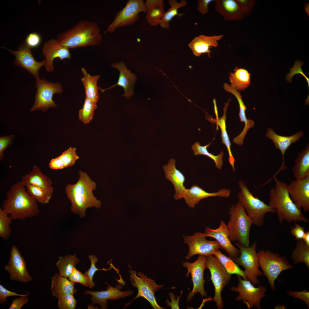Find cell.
<instances>
[{
  "label": "cell",
  "instance_id": "obj_9",
  "mask_svg": "<svg viewBox=\"0 0 309 309\" xmlns=\"http://www.w3.org/2000/svg\"><path fill=\"white\" fill-rule=\"evenodd\" d=\"M130 270H128L130 273V284L134 288L138 289V293L135 297L131 301L126 304L125 308L129 305L134 300L140 297H142L147 300L154 309H165L160 306L157 303L154 296L155 292L162 289L163 284L159 285L155 281L141 272L137 273L133 270L130 264L128 265Z\"/></svg>",
  "mask_w": 309,
  "mask_h": 309
},
{
  "label": "cell",
  "instance_id": "obj_44",
  "mask_svg": "<svg viewBox=\"0 0 309 309\" xmlns=\"http://www.w3.org/2000/svg\"><path fill=\"white\" fill-rule=\"evenodd\" d=\"M76 150L75 147H70L59 156L64 163L65 168L73 166L79 159L76 154Z\"/></svg>",
  "mask_w": 309,
  "mask_h": 309
},
{
  "label": "cell",
  "instance_id": "obj_49",
  "mask_svg": "<svg viewBox=\"0 0 309 309\" xmlns=\"http://www.w3.org/2000/svg\"><path fill=\"white\" fill-rule=\"evenodd\" d=\"M303 62L300 60H297L295 62V64L291 68H290V72L286 76V78L288 82H291V79L293 76L295 74L299 73L302 75L306 79L309 87V79L304 74L302 71L301 67L303 65Z\"/></svg>",
  "mask_w": 309,
  "mask_h": 309
},
{
  "label": "cell",
  "instance_id": "obj_43",
  "mask_svg": "<svg viewBox=\"0 0 309 309\" xmlns=\"http://www.w3.org/2000/svg\"><path fill=\"white\" fill-rule=\"evenodd\" d=\"M8 215L0 208V237L5 240L10 238L12 233L10 226L13 219Z\"/></svg>",
  "mask_w": 309,
  "mask_h": 309
},
{
  "label": "cell",
  "instance_id": "obj_11",
  "mask_svg": "<svg viewBox=\"0 0 309 309\" xmlns=\"http://www.w3.org/2000/svg\"><path fill=\"white\" fill-rule=\"evenodd\" d=\"M235 245L240 251V255L237 258L232 259L236 263L243 266L247 280L254 286L260 284L258 277L263 276V274L259 269V265L256 248L257 241H255L248 247H245L238 242Z\"/></svg>",
  "mask_w": 309,
  "mask_h": 309
},
{
  "label": "cell",
  "instance_id": "obj_40",
  "mask_svg": "<svg viewBox=\"0 0 309 309\" xmlns=\"http://www.w3.org/2000/svg\"><path fill=\"white\" fill-rule=\"evenodd\" d=\"M211 143V142H210L207 145L202 146L200 145L199 142H195L192 146L191 148L195 155H203L212 159L215 162L216 167L220 170L223 165V152L222 150L220 153L217 155L209 152L207 148L210 146Z\"/></svg>",
  "mask_w": 309,
  "mask_h": 309
},
{
  "label": "cell",
  "instance_id": "obj_59",
  "mask_svg": "<svg viewBox=\"0 0 309 309\" xmlns=\"http://www.w3.org/2000/svg\"><path fill=\"white\" fill-rule=\"evenodd\" d=\"M302 240L307 245L309 246V231L305 232Z\"/></svg>",
  "mask_w": 309,
  "mask_h": 309
},
{
  "label": "cell",
  "instance_id": "obj_32",
  "mask_svg": "<svg viewBox=\"0 0 309 309\" xmlns=\"http://www.w3.org/2000/svg\"><path fill=\"white\" fill-rule=\"evenodd\" d=\"M146 10V19L151 26L159 25L165 12L163 0H147L145 3Z\"/></svg>",
  "mask_w": 309,
  "mask_h": 309
},
{
  "label": "cell",
  "instance_id": "obj_1",
  "mask_svg": "<svg viewBox=\"0 0 309 309\" xmlns=\"http://www.w3.org/2000/svg\"><path fill=\"white\" fill-rule=\"evenodd\" d=\"M79 177L74 184H68L65 187V193L71 203V210L74 214L83 218L88 208L99 209L100 201L93 193L96 188L95 183L87 173L82 171L78 172Z\"/></svg>",
  "mask_w": 309,
  "mask_h": 309
},
{
  "label": "cell",
  "instance_id": "obj_42",
  "mask_svg": "<svg viewBox=\"0 0 309 309\" xmlns=\"http://www.w3.org/2000/svg\"><path fill=\"white\" fill-rule=\"evenodd\" d=\"M97 107L96 103L85 98L82 107L79 111L80 120L84 124L89 123L92 120L94 112Z\"/></svg>",
  "mask_w": 309,
  "mask_h": 309
},
{
  "label": "cell",
  "instance_id": "obj_8",
  "mask_svg": "<svg viewBox=\"0 0 309 309\" xmlns=\"http://www.w3.org/2000/svg\"><path fill=\"white\" fill-rule=\"evenodd\" d=\"M35 80L36 92L34 103L30 111L40 110L45 112L50 108L56 107L57 105L53 100V97L55 94H60L63 92L61 83L50 82L43 78Z\"/></svg>",
  "mask_w": 309,
  "mask_h": 309
},
{
  "label": "cell",
  "instance_id": "obj_34",
  "mask_svg": "<svg viewBox=\"0 0 309 309\" xmlns=\"http://www.w3.org/2000/svg\"><path fill=\"white\" fill-rule=\"evenodd\" d=\"M292 170L296 179H301L309 175V144L299 153Z\"/></svg>",
  "mask_w": 309,
  "mask_h": 309
},
{
  "label": "cell",
  "instance_id": "obj_48",
  "mask_svg": "<svg viewBox=\"0 0 309 309\" xmlns=\"http://www.w3.org/2000/svg\"><path fill=\"white\" fill-rule=\"evenodd\" d=\"M40 35L36 32L31 33L27 36L24 42L26 45L31 49L38 47L41 42Z\"/></svg>",
  "mask_w": 309,
  "mask_h": 309
},
{
  "label": "cell",
  "instance_id": "obj_15",
  "mask_svg": "<svg viewBox=\"0 0 309 309\" xmlns=\"http://www.w3.org/2000/svg\"><path fill=\"white\" fill-rule=\"evenodd\" d=\"M2 48L7 50L15 56L13 63L15 66L26 70L32 75L35 80L40 78L39 71L42 66H44L45 60L43 59L41 62L36 60L33 55L32 49L26 45L24 41L16 50Z\"/></svg>",
  "mask_w": 309,
  "mask_h": 309
},
{
  "label": "cell",
  "instance_id": "obj_57",
  "mask_svg": "<svg viewBox=\"0 0 309 309\" xmlns=\"http://www.w3.org/2000/svg\"><path fill=\"white\" fill-rule=\"evenodd\" d=\"M215 1L213 0H199L197 1V9L201 14L204 15L209 11L208 6L210 3Z\"/></svg>",
  "mask_w": 309,
  "mask_h": 309
},
{
  "label": "cell",
  "instance_id": "obj_46",
  "mask_svg": "<svg viewBox=\"0 0 309 309\" xmlns=\"http://www.w3.org/2000/svg\"><path fill=\"white\" fill-rule=\"evenodd\" d=\"M73 294H68L59 298L58 300V306L60 309H74L77 301Z\"/></svg>",
  "mask_w": 309,
  "mask_h": 309
},
{
  "label": "cell",
  "instance_id": "obj_24",
  "mask_svg": "<svg viewBox=\"0 0 309 309\" xmlns=\"http://www.w3.org/2000/svg\"><path fill=\"white\" fill-rule=\"evenodd\" d=\"M176 161L171 159L168 163L164 165L163 169L166 179L173 184L175 190L174 199L177 200L183 198L186 189L184 185L185 178L183 174L177 169L175 167Z\"/></svg>",
  "mask_w": 309,
  "mask_h": 309
},
{
  "label": "cell",
  "instance_id": "obj_36",
  "mask_svg": "<svg viewBox=\"0 0 309 309\" xmlns=\"http://www.w3.org/2000/svg\"><path fill=\"white\" fill-rule=\"evenodd\" d=\"M79 262V260L76 257L75 253L73 255H67L59 257L56 263L59 275L68 278L74 268Z\"/></svg>",
  "mask_w": 309,
  "mask_h": 309
},
{
  "label": "cell",
  "instance_id": "obj_22",
  "mask_svg": "<svg viewBox=\"0 0 309 309\" xmlns=\"http://www.w3.org/2000/svg\"><path fill=\"white\" fill-rule=\"evenodd\" d=\"M304 135L303 132L301 130L290 136H282L276 133L272 128H269L268 129L266 133V137L273 141L276 148L280 150L282 157V165L271 179L276 177L280 171L287 169L284 160V155L285 152L291 144L299 140Z\"/></svg>",
  "mask_w": 309,
  "mask_h": 309
},
{
  "label": "cell",
  "instance_id": "obj_23",
  "mask_svg": "<svg viewBox=\"0 0 309 309\" xmlns=\"http://www.w3.org/2000/svg\"><path fill=\"white\" fill-rule=\"evenodd\" d=\"M230 193V190L225 188L219 190L216 192L209 193L198 185H194L190 189H186L183 198L189 207L194 208L203 199L215 197L227 198Z\"/></svg>",
  "mask_w": 309,
  "mask_h": 309
},
{
  "label": "cell",
  "instance_id": "obj_6",
  "mask_svg": "<svg viewBox=\"0 0 309 309\" xmlns=\"http://www.w3.org/2000/svg\"><path fill=\"white\" fill-rule=\"evenodd\" d=\"M238 185L240 189L237 194L238 201L252 220L253 224L257 226L262 225L266 214L275 213L276 210L257 197L254 196L246 183L240 180L238 182Z\"/></svg>",
  "mask_w": 309,
  "mask_h": 309
},
{
  "label": "cell",
  "instance_id": "obj_30",
  "mask_svg": "<svg viewBox=\"0 0 309 309\" xmlns=\"http://www.w3.org/2000/svg\"><path fill=\"white\" fill-rule=\"evenodd\" d=\"M50 290L52 296L58 299L68 294H75L77 290L74 283L68 278L55 273L51 277Z\"/></svg>",
  "mask_w": 309,
  "mask_h": 309
},
{
  "label": "cell",
  "instance_id": "obj_61",
  "mask_svg": "<svg viewBox=\"0 0 309 309\" xmlns=\"http://www.w3.org/2000/svg\"><path fill=\"white\" fill-rule=\"evenodd\" d=\"M285 306L283 305H277L274 307L275 309H285Z\"/></svg>",
  "mask_w": 309,
  "mask_h": 309
},
{
  "label": "cell",
  "instance_id": "obj_10",
  "mask_svg": "<svg viewBox=\"0 0 309 309\" xmlns=\"http://www.w3.org/2000/svg\"><path fill=\"white\" fill-rule=\"evenodd\" d=\"M205 268H207L210 272V279L215 288L214 296L211 300L216 303L217 309H222L224 304L221 292L230 281L231 275L213 255L206 257Z\"/></svg>",
  "mask_w": 309,
  "mask_h": 309
},
{
  "label": "cell",
  "instance_id": "obj_50",
  "mask_svg": "<svg viewBox=\"0 0 309 309\" xmlns=\"http://www.w3.org/2000/svg\"><path fill=\"white\" fill-rule=\"evenodd\" d=\"M29 292H27L24 294H19L15 292H12L5 288L2 284H0V304L1 305L7 302V298L8 297L13 296H28Z\"/></svg>",
  "mask_w": 309,
  "mask_h": 309
},
{
  "label": "cell",
  "instance_id": "obj_13",
  "mask_svg": "<svg viewBox=\"0 0 309 309\" xmlns=\"http://www.w3.org/2000/svg\"><path fill=\"white\" fill-rule=\"evenodd\" d=\"M146 13L145 3L142 0H129L124 7L118 11L112 22L108 25L107 32H114L118 28L135 23L140 18L138 14Z\"/></svg>",
  "mask_w": 309,
  "mask_h": 309
},
{
  "label": "cell",
  "instance_id": "obj_37",
  "mask_svg": "<svg viewBox=\"0 0 309 309\" xmlns=\"http://www.w3.org/2000/svg\"><path fill=\"white\" fill-rule=\"evenodd\" d=\"M170 8L164 14L160 22L159 25L162 28L168 29L170 27V23L173 18L176 16H181L182 15L178 13L180 8L187 5V3L185 0H182L178 2L176 0H169L168 1Z\"/></svg>",
  "mask_w": 309,
  "mask_h": 309
},
{
  "label": "cell",
  "instance_id": "obj_19",
  "mask_svg": "<svg viewBox=\"0 0 309 309\" xmlns=\"http://www.w3.org/2000/svg\"><path fill=\"white\" fill-rule=\"evenodd\" d=\"M290 196L298 208L309 211V175L301 179H295L287 185Z\"/></svg>",
  "mask_w": 309,
  "mask_h": 309
},
{
  "label": "cell",
  "instance_id": "obj_54",
  "mask_svg": "<svg viewBox=\"0 0 309 309\" xmlns=\"http://www.w3.org/2000/svg\"><path fill=\"white\" fill-rule=\"evenodd\" d=\"M305 227L295 223L291 227L290 232L296 240L302 239L305 233Z\"/></svg>",
  "mask_w": 309,
  "mask_h": 309
},
{
  "label": "cell",
  "instance_id": "obj_16",
  "mask_svg": "<svg viewBox=\"0 0 309 309\" xmlns=\"http://www.w3.org/2000/svg\"><path fill=\"white\" fill-rule=\"evenodd\" d=\"M206 257L199 255L197 260L192 263L184 262L182 264L183 267L188 270L186 276L188 277L191 274V281L193 287L192 291L187 295V300L189 302L197 293H200L202 296L206 298L207 294L204 288L205 282L204 278V272L205 268Z\"/></svg>",
  "mask_w": 309,
  "mask_h": 309
},
{
  "label": "cell",
  "instance_id": "obj_41",
  "mask_svg": "<svg viewBox=\"0 0 309 309\" xmlns=\"http://www.w3.org/2000/svg\"><path fill=\"white\" fill-rule=\"evenodd\" d=\"M25 187L28 194L37 202L42 204L48 203L53 195V192L38 186L27 185Z\"/></svg>",
  "mask_w": 309,
  "mask_h": 309
},
{
  "label": "cell",
  "instance_id": "obj_58",
  "mask_svg": "<svg viewBox=\"0 0 309 309\" xmlns=\"http://www.w3.org/2000/svg\"><path fill=\"white\" fill-rule=\"evenodd\" d=\"M49 166L51 169L54 170L62 169L65 168L64 163L59 156L51 159Z\"/></svg>",
  "mask_w": 309,
  "mask_h": 309
},
{
  "label": "cell",
  "instance_id": "obj_5",
  "mask_svg": "<svg viewBox=\"0 0 309 309\" xmlns=\"http://www.w3.org/2000/svg\"><path fill=\"white\" fill-rule=\"evenodd\" d=\"M229 213V217L227 225L230 240L237 241L245 247H249L252 220L239 201L231 207Z\"/></svg>",
  "mask_w": 309,
  "mask_h": 309
},
{
  "label": "cell",
  "instance_id": "obj_52",
  "mask_svg": "<svg viewBox=\"0 0 309 309\" xmlns=\"http://www.w3.org/2000/svg\"><path fill=\"white\" fill-rule=\"evenodd\" d=\"M15 137L13 134L5 136L0 137V160L3 158L4 151L12 144Z\"/></svg>",
  "mask_w": 309,
  "mask_h": 309
},
{
  "label": "cell",
  "instance_id": "obj_55",
  "mask_svg": "<svg viewBox=\"0 0 309 309\" xmlns=\"http://www.w3.org/2000/svg\"><path fill=\"white\" fill-rule=\"evenodd\" d=\"M28 296H21L13 300L9 309H20L28 302Z\"/></svg>",
  "mask_w": 309,
  "mask_h": 309
},
{
  "label": "cell",
  "instance_id": "obj_20",
  "mask_svg": "<svg viewBox=\"0 0 309 309\" xmlns=\"http://www.w3.org/2000/svg\"><path fill=\"white\" fill-rule=\"evenodd\" d=\"M106 283L108 286L106 290L92 291L88 290H86L84 292L85 294H90L91 296V300L92 304H98L101 309L107 308V300H117L119 299L128 297L133 294V291L130 290L125 291L120 290L122 288V286L119 284L116 285L115 287H114L107 282Z\"/></svg>",
  "mask_w": 309,
  "mask_h": 309
},
{
  "label": "cell",
  "instance_id": "obj_3",
  "mask_svg": "<svg viewBox=\"0 0 309 309\" xmlns=\"http://www.w3.org/2000/svg\"><path fill=\"white\" fill-rule=\"evenodd\" d=\"M102 38L97 23L83 19L59 34L56 39L70 49L98 45L102 43Z\"/></svg>",
  "mask_w": 309,
  "mask_h": 309
},
{
  "label": "cell",
  "instance_id": "obj_4",
  "mask_svg": "<svg viewBox=\"0 0 309 309\" xmlns=\"http://www.w3.org/2000/svg\"><path fill=\"white\" fill-rule=\"evenodd\" d=\"M273 179L275 185L270 191L269 205L276 210L280 223L282 224L284 220L288 223H308V219L292 200L288 190L287 184L280 181L276 177Z\"/></svg>",
  "mask_w": 309,
  "mask_h": 309
},
{
  "label": "cell",
  "instance_id": "obj_2",
  "mask_svg": "<svg viewBox=\"0 0 309 309\" xmlns=\"http://www.w3.org/2000/svg\"><path fill=\"white\" fill-rule=\"evenodd\" d=\"M6 195L2 208L13 220H24L39 214L37 202L27 193L21 181L13 185Z\"/></svg>",
  "mask_w": 309,
  "mask_h": 309
},
{
  "label": "cell",
  "instance_id": "obj_47",
  "mask_svg": "<svg viewBox=\"0 0 309 309\" xmlns=\"http://www.w3.org/2000/svg\"><path fill=\"white\" fill-rule=\"evenodd\" d=\"M68 279L74 284L78 283L85 286H88V281L87 277L84 274L77 270L75 267L74 268Z\"/></svg>",
  "mask_w": 309,
  "mask_h": 309
},
{
  "label": "cell",
  "instance_id": "obj_56",
  "mask_svg": "<svg viewBox=\"0 0 309 309\" xmlns=\"http://www.w3.org/2000/svg\"><path fill=\"white\" fill-rule=\"evenodd\" d=\"M183 293V292L182 290H181L180 295L179 296H177V299H176L175 295L173 292H169V297L171 299V302H170L168 298H167V300L165 302V303L167 304V306L168 307L171 306V309H180L179 306V302L181 295Z\"/></svg>",
  "mask_w": 309,
  "mask_h": 309
},
{
  "label": "cell",
  "instance_id": "obj_39",
  "mask_svg": "<svg viewBox=\"0 0 309 309\" xmlns=\"http://www.w3.org/2000/svg\"><path fill=\"white\" fill-rule=\"evenodd\" d=\"M219 260L227 272L231 274L239 276L244 280H248L244 271L242 270L231 258L223 253L219 250L213 254Z\"/></svg>",
  "mask_w": 309,
  "mask_h": 309
},
{
  "label": "cell",
  "instance_id": "obj_7",
  "mask_svg": "<svg viewBox=\"0 0 309 309\" xmlns=\"http://www.w3.org/2000/svg\"><path fill=\"white\" fill-rule=\"evenodd\" d=\"M257 254L259 267L267 278L271 288L275 290V281L281 272L292 268L294 266L285 256L270 250L262 249Z\"/></svg>",
  "mask_w": 309,
  "mask_h": 309
},
{
  "label": "cell",
  "instance_id": "obj_35",
  "mask_svg": "<svg viewBox=\"0 0 309 309\" xmlns=\"http://www.w3.org/2000/svg\"><path fill=\"white\" fill-rule=\"evenodd\" d=\"M251 76L247 70L236 67L229 74L230 85L238 91L244 90L251 84Z\"/></svg>",
  "mask_w": 309,
  "mask_h": 309
},
{
  "label": "cell",
  "instance_id": "obj_14",
  "mask_svg": "<svg viewBox=\"0 0 309 309\" xmlns=\"http://www.w3.org/2000/svg\"><path fill=\"white\" fill-rule=\"evenodd\" d=\"M205 232L194 233L190 236H183L185 243L188 245V253L185 257L188 260L193 256L202 255L206 257L213 255L214 253L221 248L219 243L216 240L209 241L206 239Z\"/></svg>",
  "mask_w": 309,
  "mask_h": 309
},
{
  "label": "cell",
  "instance_id": "obj_28",
  "mask_svg": "<svg viewBox=\"0 0 309 309\" xmlns=\"http://www.w3.org/2000/svg\"><path fill=\"white\" fill-rule=\"evenodd\" d=\"M214 8L226 21L243 19L244 15L236 0H215Z\"/></svg>",
  "mask_w": 309,
  "mask_h": 309
},
{
  "label": "cell",
  "instance_id": "obj_29",
  "mask_svg": "<svg viewBox=\"0 0 309 309\" xmlns=\"http://www.w3.org/2000/svg\"><path fill=\"white\" fill-rule=\"evenodd\" d=\"M230 100L225 104V106L223 108L224 111L223 116L219 118L218 116V112L216 104V102L215 99L213 100L215 112L216 115V118H209L207 119L212 123L217 124L219 126L221 131V138L222 143L224 144L226 146L229 154V161L230 165L232 167L233 171H235V159L233 156L231 149V143L229 138L226 129V112Z\"/></svg>",
  "mask_w": 309,
  "mask_h": 309
},
{
  "label": "cell",
  "instance_id": "obj_26",
  "mask_svg": "<svg viewBox=\"0 0 309 309\" xmlns=\"http://www.w3.org/2000/svg\"><path fill=\"white\" fill-rule=\"evenodd\" d=\"M224 35L211 36L201 35L194 37L188 44L193 54L196 57H200L203 54H207L210 57V49L212 47H217L218 42Z\"/></svg>",
  "mask_w": 309,
  "mask_h": 309
},
{
  "label": "cell",
  "instance_id": "obj_38",
  "mask_svg": "<svg viewBox=\"0 0 309 309\" xmlns=\"http://www.w3.org/2000/svg\"><path fill=\"white\" fill-rule=\"evenodd\" d=\"M295 247L292 252L291 258L293 263H304L309 269V246L302 239L297 240Z\"/></svg>",
  "mask_w": 309,
  "mask_h": 309
},
{
  "label": "cell",
  "instance_id": "obj_53",
  "mask_svg": "<svg viewBox=\"0 0 309 309\" xmlns=\"http://www.w3.org/2000/svg\"><path fill=\"white\" fill-rule=\"evenodd\" d=\"M288 295L292 297L303 300L309 308V292L304 290L301 291H289L287 292Z\"/></svg>",
  "mask_w": 309,
  "mask_h": 309
},
{
  "label": "cell",
  "instance_id": "obj_25",
  "mask_svg": "<svg viewBox=\"0 0 309 309\" xmlns=\"http://www.w3.org/2000/svg\"><path fill=\"white\" fill-rule=\"evenodd\" d=\"M118 69L120 71L119 76L117 83L110 88L101 90L103 93L106 90L110 89L117 86L122 87L125 92L123 96L129 99L133 94V87L136 79V77L134 74L131 72L130 70L127 69L125 63L121 62L113 63L111 66Z\"/></svg>",
  "mask_w": 309,
  "mask_h": 309
},
{
  "label": "cell",
  "instance_id": "obj_12",
  "mask_svg": "<svg viewBox=\"0 0 309 309\" xmlns=\"http://www.w3.org/2000/svg\"><path fill=\"white\" fill-rule=\"evenodd\" d=\"M237 276L238 280L237 285L236 287L232 286L230 288L231 291L239 293L235 300L242 301L249 309L253 307L261 309V300L267 296L266 294V287L262 285L256 287L248 280H242L239 276Z\"/></svg>",
  "mask_w": 309,
  "mask_h": 309
},
{
  "label": "cell",
  "instance_id": "obj_45",
  "mask_svg": "<svg viewBox=\"0 0 309 309\" xmlns=\"http://www.w3.org/2000/svg\"><path fill=\"white\" fill-rule=\"evenodd\" d=\"M88 258L91 263L90 268L84 272V274L88 279L89 283L88 287L90 288H94L95 285V283L93 282V279L96 272L98 270H104L107 271L109 269L100 270L96 268V264L98 262V260L95 255H90L88 256Z\"/></svg>",
  "mask_w": 309,
  "mask_h": 309
},
{
  "label": "cell",
  "instance_id": "obj_21",
  "mask_svg": "<svg viewBox=\"0 0 309 309\" xmlns=\"http://www.w3.org/2000/svg\"><path fill=\"white\" fill-rule=\"evenodd\" d=\"M206 237L213 238L219 243L221 248L224 250L232 259L238 257L240 255L239 249L231 243L229 237V233L227 225L222 220L219 227L215 229L206 227L205 230Z\"/></svg>",
  "mask_w": 309,
  "mask_h": 309
},
{
  "label": "cell",
  "instance_id": "obj_60",
  "mask_svg": "<svg viewBox=\"0 0 309 309\" xmlns=\"http://www.w3.org/2000/svg\"><path fill=\"white\" fill-rule=\"evenodd\" d=\"M304 9L307 14L309 16V3H306L304 5Z\"/></svg>",
  "mask_w": 309,
  "mask_h": 309
},
{
  "label": "cell",
  "instance_id": "obj_51",
  "mask_svg": "<svg viewBox=\"0 0 309 309\" xmlns=\"http://www.w3.org/2000/svg\"><path fill=\"white\" fill-rule=\"evenodd\" d=\"M244 15L248 16L252 12L254 7L255 0H236Z\"/></svg>",
  "mask_w": 309,
  "mask_h": 309
},
{
  "label": "cell",
  "instance_id": "obj_31",
  "mask_svg": "<svg viewBox=\"0 0 309 309\" xmlns=\"http://www.w3.org/2000/svg\"><path fill=\"white\" fill-rule=\"evenodd\" d=\"M21 181L25 186L33 185L53 192L52 180L43 174L39 168L36 165L33 166L32 170L29 173L22 177Z\"/></svg>",
  "mask_w": 309,
  "mask_h": 309
},
{
  "label": "cell",
  "instance_id": "obj_27",
  "mask_svg": "<svg viewBox=\"0 0 309 309\" xmlns=\"http://www.w3.org/2000/svg\"><path fill=\"white\" fill-rule=\"evenodd\" d=\"M223 87L224 89L226 91L232 94L235 96L239 103L240 120L241 122H244L245 126L241 133L233 138V142L237 144L241 145L243 144V139L247 131L254 126L255 122L252 120L247 119L245 114L247 107L244 104L240 93L227 83H224Z\"/></svg>",
  "mask_w": 309,
  "mask_h": 309
},
{
  "label": "cell",
  "instance_id": "obj_18",
  "mask_svg": "<svg viewBox=\"0 0 309 309\" xmlns=\"http://www.w3.org/2000/svg\"><path fill=\"white\" fill-rule=\"evenodd\" d=\"M41 50L45 57V69L48 72L54 71L53 62L55 59L58 58L62 60L70 59L71 57L69 49L62 46L56 39L54 38L45 42Z\"/></svg>",
  "mask_w": 309,
  "mask_h": 309
},
{
  "label": "cell",
  "instance_id": "obj_33",
  "mask_svg": "<svg viewBox=\"0 0 309 309\" xmlns=\"http://www.w3.org/2000/svg\"><path fill=\"white\" fill-rule=\"evenodd\" d=\"M81 71L83 76L80 80L84 88L85 98L96 104L99 98L98 90L100 88L98 86L97 82L100 76H91L83 68Z\"/></svg>",
  "mask_w": 309,
  "mask_h": 309
},
{
  "label": "cell",
  "instance_id": "obj_17",
  "mask_svg": "<svg viewBox=\"0 0 309 309\" xmlns=\"http://www.w3.org/2000/svg\"><path fill=\"white\" fill-rule=\"evenodd\" d=\"M5 269L9 274L12 281L26 283L33 279L27 270L24 257L15 245L11 247L9 258Z\"/></svg>",
  "mask_w": 309,
  "mask_h": 309
}]
</instances>
